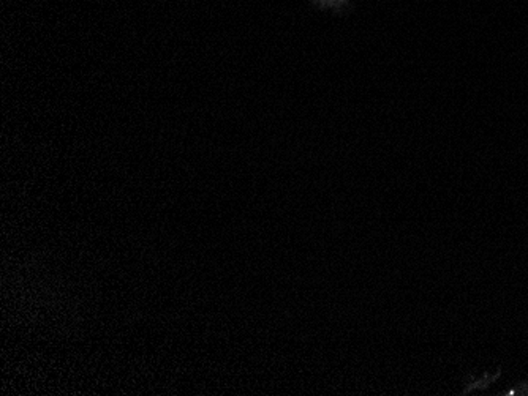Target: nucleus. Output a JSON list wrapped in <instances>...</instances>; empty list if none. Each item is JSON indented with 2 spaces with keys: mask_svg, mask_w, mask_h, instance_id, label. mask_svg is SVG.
<instances>
[{
  "mask_svg": "<svg viewBox=\"0 0 528 396\" xmlns=\"http://www.w3.org/2000/svg\"><path fill=\"white\" fill-rule=\"evenodd\" d=\"M319 10H334L337 14H345L350 10V0H311Z\"/></svg>",
  "mask_w": 528,
  "mask_h": 396,
  "instance_id": "nucleus-1",
  "label": "nucleus"
}]
</instances>
